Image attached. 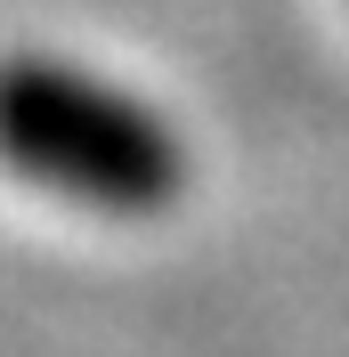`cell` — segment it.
Returning a JSON list of instances; mask_svg holds the SVG:
<instances>
[{"instance_id": "6da1fadb", "label": "cell", "mask_w": 349, "mask_h": 357, "mask_svg": "<svg viewBox=\"0 0 349 357\" xmlns=\"http://www.w3.org/2000/svg\"><path fill=\"white\" fill-rule=\"evenodd\" d=\"M0 155L98 203H147L171 178V146L154 138V122L131 98L66 66H33V57L0 66Z\"/></svg>"}]
</instances>
